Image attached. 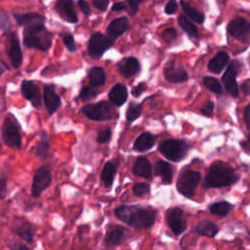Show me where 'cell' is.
<instances>
[{"label": "cell", "mask_w": 250, "mask_h": 250, "mask_svg": "<svg viewBox=\"0 0 250 250\" xmlns=\"http://www.w3.org/2000/svg\"><path fill=\"white\" fill-rule=\"evenodd\" d=\"M150 186L146 183H138L133 186V192L138 197H143L146 194L149 193Z\"/></svg>", "instance_id": "obj_38"}, {"label": "cell", "mask_w": 250, "mask_h": 250, "mask_svg": "<svg viewBox=\"0 0 250 250\" xmlns=\"http://www.w3.org/2000/svg\"><path fill=\"white\" fill-rule=\"evenodd\" d=\"M124 234H125V229L121 227H116L112 229H109L106 231L105 237H104V243L106 246H117L122 243L124 239Z\"/></svg>", "instance_id": "obj_27"}, {"label": "cell", "mask_w": 250, "mask_h": 250, "mask_svg": "<svg viewBox=\"0 0 250 250\" xmlns=\"http://www.w3.org/2000/svg\"><path fill=\"white\" fill-rule=\"evenodd\" d=\"M178 11V4L176 1H169L166 5H165V13L167 15H173Z\"/></svg>", "instance_id": "obj_45"}, {"label": "cell", "mask_w": 250, "mask_h": 250, "mask_svg": "<svg viewBox=\"0 0 250 250\" xmlns=\"http://www.w3.org/2000/svg\"><path fill=\"white\" fill-rule=\"evenodd\" d=\"M241 68H242V64L240 62L232 61L230 62V64L228 66L227 70L225 71V73L222 77V81H223L226 91L228 92V94H229L233 98H237L239 95L238 94L239 93L238 85H237L235 77L240 72Z\"/></svg>", "instance_id": "obj_9"}, {"label": "cell", "mask_w": 250, "mask_h": 250, "mask_svg": "<svg viewBox=\"0 0 250 250\" xmlns=\"http://www.w3.org/2000/svg\"><path fill=\"white\" fill-rule=\"evenodd\" d=\"M116 168H117L116 164L112 161H107L104 165L103 170H102L101 179H102L103 185L105 188H110L111 187V185L113 183V180H114V177H115V174H116Z\"/></svg>", "instance_id": "obj_28"}, {"label": "cell", "mask_w": 250, "mask_h": 250, "mask_svg": "<svg viewBox=\"0 0 250 250\" xmlns=\"http://www.w3.org/2000/svg\"><path fill=\"white\" fill-rule=\"evenodd\" d=\"M109 2L107 0H94L93 5L95 8H97L99 11H105Z\"/></svg>", "instance_id": "obj_47"}, {"label": "cell", "mask_w": 250, "mask_h": 250, "mask_svg": "<svg viewBox=\"0 0 250 250\" xmlns=\"http://www.w3.org/2000/svg\"><path fill=\"white\" fill-rule=\"evenodd\" d=\"M13 16L17 23L20 26H24V27L36 25V24H44L46 21L43 15L37 14V13H26V14L14 13Z\"/></svg>", "instance_id": "obj_19"}, {"label": "cell", "mask_w": 250, "mask_h": 250, "mask_svg": "<svg viewBox=\"0 0 250 250\" xmlns=\"http://www.w3.org/2000/svg\"><path fill=\"white\" fill-rule=\"evenodd\" d=\"M154 174L161 178L163 184H170L173 179V167L164 160H158L154 166Z\"/></svg>", "instance_id": "obj_22"}, {"label": "cell", "mask_w": 250, "mask_h": 250, "mask_svg": "<svg viewBox=\"0 0 250 250\" xmlns=\"http://www.w3.org/2000/svg\"><path fill=\"white\" fill-rule=\"evenodd\" d=\"M229 62V56L227 52L225 51H221L218 52L217 55L211 59L208 62V70L213 72V73H220L222 72V70L226 67V65L228 64V62Z\"/></svg>", "instance_id": "obj_21"}, {"label": "cell", "mask_w": 250, "mask_h": 250, "mask_svg": "<svg viewBox=\"0 0 250 250\" xmlns=\"http://www.w3.org/2000/svg\"><path fill=\"white\" fill-rule=\"evenodd\" d=\"M82 112L90 119L96 121H104L111 119L114 111L108 102H99L97 104H86L82 107Z\"/></svg>", "instance_id": "obj_7"}, {"label": "cell", "mask_w": 250, "mask_h": 250, "mask_svg": "<svg viewBox=\"0 0 250 250\" xmlns=\"http://www.w3.org/2000/svg\"><path fill=\"white\" fill-rule=\"evenodd\" d=\"M78 6H79L80 10L83 12V14H84V15L89 16V15L91 14L90 6H89V4H88L86 1H83V0L78 1Z\"/></svg>", "instance_id": "obj_48"}, {"label": "cell", "mask_w": 250, "mask_h": 250, "mask_svg": "<svg viewBox=\"0 0 250 250\" xmlns=\"http://www.w3.org/2000/svg\"><path fill=\"white\" fill-rule=\"evenodd\" d=\"M163 75L170 83L185 82L188 79V74L185 67L176 62H169L166 63L163 68Z\"/></svg>", "instance_id": "obj_14"}, {"label": "cell", "mask_w": 250, "mask_h": 250, "mask_svg": "<svg viewBox=\"0 0 250 250\" xmlns=\"http://www.w3.org/2000/svg\"><path fill=\"white\" fill-rule=\"evenodd\" d=\"M117 68L125 78H130L140 72L141 65L136 58L129 57L122 59L117 63Z\"/></svg>", "instance_id": "obj_18"}, {"label": "cell", "mask_w": 250, "mask_h": 250, "mask_svg": "<svg viewBox=\"0 0 250 250\" xmlns=\"http://www.w3.org/2000/svg\"><path fill=\"white\" fill-rule=\"evenodd\" d=\"M201 113L204 116L212 117L214 113V104L211 101H207L201 107Z\"/></svg>", "instance_id": "obj_41"}, {"label": "cell", "mask_w": 250, "mask_h": 250, "mask_svg": "<svg viewBox=\"0 0 250 250\" xmlns=\"http://www.w3.org/2000/svg\"><path fill=\"white\" fill-rule=\"evenodd\" d=\"M111 138V131L110 129H104L99 132L98 137H97V141L100 144H104L106 142H108Z\"/></svg>", "instance_id": "obj_42"}, {"label": "cell", "mask_w": 250, "mask_h": 250, "mask_svg": "<svg viewBox=\"0 0 250 250\" xmlns=\"http://www.w3.org/2000/svg\"><path fill=\"white\" fill-rule=\"evenodd\" d=\"M6 185H7V180L5 177H2L1 178V181H0V195H1V198L3 199L6 195V191H7V188H6Z\"/></svg>", "instance_id": "obj_50"}, {"label": "cell", "mask_w": 250, "mask_h": 250, "mask_svg": "<svg viewBox=\"0 0 250 250\" xmlns=\"http://www.w3.org/2000/svg\"><path fill=\"white\" fill-rule=\"evenodd\" d=\"M166 222L171 231L175 235L182 234L187 229L188 227L186 214L184 210L180 207H174L167 211Z\"/></svg>", "instance_id": "obj_11"}, {"label": "cell", "mask_w": 250, "mask_h": 250, "mask_svg": "<svg viewBox=\"0 0 250 250\" xmlns=\"http://www.w3.org/2000/svg\"><path fill=\"white\" fill-rule=\"evenodd\" d=\"M178 22H179V25L184 29V31L187 34H188L191 37L198 36L197 27L186 15H180L178 18Z\"/></svg>", "instance_id": "obj_31"}, {"label": "cell", "mask_w": 250, "mask_h": 250, "mask_svg": "<svg viewBox=\"0 0 250 250\" xmlns=\"http://www.w3.org/2000/svg\"><path fill=\"white\" fill-rule=\"evenodd\" d=\"M176 38H177V31L174 28H166L162 32V39L167 43L174 41Z\"/></svg>", "instance_id": "obj_40"}, {"label": "cell", "mask_w": 250, "mask_h": 250, "mask_svg": "<svg viewBox=\"0 0 250 250\" xmlns=\"http://www.w3.org/2000/svg\"><path fill=\"white\" fill-rule=\"evenodd\" d=\"M10 250H29V248L22 243L16 242L10 246Z\"/></svg>", "instance_id": "obj_51"}, {"label": "cell", "mask_w": 250, "mask_h": 250, "mask_svg": "<svg viewBox=\"0 0 250 250\" xmlns=\"http://www.w3.org/2000/svg\"><path fill=\"white\" fill-rule=\"evenodd\" d=\"M203 84L204 86L210 90L211 92L215 94H222L223 93V87L221 83L218 81V79L211 77V76H206L203 78Z\"/></svg>", "instance_id": "obj_35"}, {"label": "cell", "mask_w": 250, "mask_h": 250, "mask_svg": "<svg viewBox=\"0 0 250 250\" xmlns=\"http://www.w3.org/2000/svg\"><path fill=\"white\" fill-rule=\"evenodd\" d=\"M132 172L138 177L149 179L151 177V164L146 158L139 157L132 168Z\"/></svg>", "instance_id": "obj_24"}, {"label": "cell", "mask_w": 250, "mask_h": 250, "mask_svg": "<svg viewBox=\"0 0 250 250\" xmlns=\"http://www.w3.org/2000/svg\"><path fill=\"white\" fill-rule=\"evenodd\" d=\"M232 209V205L229 204L227 201H219V202H215L212 205L209 206V211L216 216H220V217H225L227 216L230 210Z\"/></svg>", "instance_id": "obj_34"}, {"label": "cell", "mask_w": 250, "mask_h": 250, "mask_svg": "<svg viewBox=\"0 0 250 250\" xmlns=\"http://www.w3.org/2000/svg\"><path fill=\"white\" fill-rule=\"evenodd\" d=\"M6 52L14 68H19L22 62V52L17 32H11L7 40Z\"/></svg>", "instance_id": "obj_13"}, {"label": "cell", "mask_w": 250, "mask_h": 250, "mask_svg": "<svg viewBox=\"0 0 250 250\" xmlns=\"http://www.w3.org/2000/svg\"><path fill=\"white\" fill-rule=\"evenodd\" d=\"M247 138H248V141L250 142V134H248V137H247Z\"/></svg>", "instance_id": "obj_54"}, {"label": "cell", "mask_w": 250, "mask_h": 250, "mask_svg": "<svg viewBox=\"0 0 250 250\" xmlns=\"http://www.w3.org/2000/svg\"><path fill=\"white\" fill-rule=\"evenodd\" d=\"M50 148V144H49V140L48 137L46 135L45 132H43L41 134V137L39 139V142L37 143L36 146H35V152L36 155L38 156V158L40 160H44L47 157L48 151Z\"/></svg>", "instance_id": "obj_33"}, {"label": "cell", "mask_w": 250, "mask_h": 250, "mask_svg": "<svg viewBox=\"0 0 250 250\" xmlns=\"http://www.w3.org/2000/svg\"><path fill=\"white\" fill-rule=\"evenodd\" d=\"M109 100L116 105H122L128 99V90L123 84H115L108 93Z\"/></svg>", "instance_id": "obj_23"}, {"label": "cell", "mask_w": 250, "mask_h": 250, "mask_svg": "<svg viewBox=\"0 0 250 250\" xmlns=\"http://www.w3.org/2000/svg\"><path fill=\"white\" fill-rule=\"evenodd\" d=\"M218 227L209 220H203L197 224L195 227V232L202 236L215 237L218 233Z\"/></svg>", "instance_id": "obj_29"}, {"label": "cell", "mask_w": 250, "mask_h": 250, "mask_svg": "<svg viewBox=\"0 0 250 250\" xmlns=\"http://www.w3.org/2000/svg\"><path fill=\"white\" fill-rule=\"evenodd\" d=\"M181 6L186 14V16H188V18L192 21H195L196 23H203L204 21V14H202L200 11H198L196 8L192 7L189 3L185 2V1H181Z\"/></svg>", "instance_id": "obj_30"}, {"label": "cell", "mask_w": 250, "mask_h": 250, "mask_svg": "<svg viewBox=\"0 0 250 250\" xmlns=\"http://www.w3.org/2000/svg\"><path fill=\"white\" fill-rule=\"evenodd\" d=\"M128 20L125 17L114 19L110 21L109 25L106 28L107 36L110 37L112 40H115L128 29Z\"/></svg>", "instance_id": "obj_20"}, {"label": "cell", "mask_w": 250, "mask_h": 250, "mask_svg": "<svg viewBox=\"0 0 250 250\" xmlns=\"http://www.w3.org/2000/svg\"><path fill=\"white\" fill-rule=\"evenodd\" d=\"M155 144V138L148 132L140 135L134 143V149L137 151H146L150 149Z\"/></svg>", "instance_id": "obj_26"}, {"label": "cell", "mask_w": 250, "mask_h": 250, "mask_svg": "<svg viewBox=\"0 0 250 250\" xmlns=\"http://www.w3.org/2000/svg\"><path fill=\"white\" fill-rule=\"evenodd\" d=\"M201 180V174L194 170H184L177 181V189L188 198H191Z\"/></svg>", "instance_id": "obj_5"}, {"label": "cell", "mask_w": 250, "mask_h": 250, "mask_svg": "<svg viewBox=\"0 0 250 250\" xmlns=\"http://www.w3.org/2000/svg\"><path fill=\"white\" fill-rule=\"evenodd\" d=\"M7 69H8V67L5 65V62L2 61V62H1V69H0V70H1V74H3L4 71L7 70Z\"/></svg>", "instance_id": "obj_53"}, {"label": "cell", "mask_w": 250, "mask_h": 250, "mask_svg": "<svg viewBox=\"0 0 250 250\" xmlns=\"http://www.w3.org/2000/svg\"><path fill=\"white\" fill-rule=\"evenodd\" d=\"M113 44L114 40H112L110 37L101 32H96L89 39L88 54L90 57L98 59L102 57L106 50L110 49Z\"/></svg>", "instance_id": "obj_8"}, {"label": "cell", "mask_w": 250, "mask_h": 250, "mask_svg": "<svg viewBox=\"0 0 250 250\" xmlns=\"http://www.w3.org/2000/svg\"><path fill=\"white\" fill-rule=\"evenodd\" d=\"M2 139L8 146L13 149H20L21 147V137L19 126L16 124L12 115H7L2 125Z\"/></svg>", "instance_id": "obj_6"}, {"label": "cell", "mask_w": 250, "mask_h": 250, "mask_svg": "<svg viewBox=\"0 0 250 250\" xmlns=\"http://www.w3.org/2000/svg\"><path fill=\"white\" fill-rule=\"evenodd\" d=\"M10 20H9V17L7 16V14H5L4 12L1 13V27H2V30L4 33H7L11 27V24H10Z\"/></svg>", "instance_id": "obj_43"}, {"label": "cell", "mask_w": 250, "mask_h": 250, "mask_svg": "<svg viewBox=\"0 0 250 250\" xmlns=\"http://www.w3.org/2000/svg\"><path fill=\"white\" fill-rule=\"evenodd\" d=\"M98 93H99V91L96 86H93V85L84 86L80 91L79 98L82 99L83 101H89V100H92L93 98L97 97Z\"/></svg>", "instance_id": "obj_36"}, {"label": "cell", "mask_w": 250, "mask_h": 250, "mask_svg": "<svg viewBox=\"0 0 250 250\" xmlns=\"http://www.w3.org/2000/svg\"><path fill=\"white\" fill-rule=\"evenodd\" d=\"M228 32L243 43H250V22L242 17H235L229 22Z\"/></svg>", "instance_id": "obj_10"}, {"label": "cell", "mask_w": 250, "mask_h": 250, "mask_svg": "<svg viewBox=\"0 0 250 250\" xmlns=\"http://www.w3.org/2000/svg\"><path fill=\"white\" fill-rule=\"evenodd\" d=\"M21 93L23 97L30 101L34 107L39 108L41 106V97L39 93V89L36 86V84L29 80H23L21 82Z\"/></svg>", "instance_id": "obj_16"}, {"label": "cell", "mask_w": 250, "mask_h": 250, "mask_svg": "<svg viewBox=\"0 0 250 250\" xmlns=\"http://www.w3.org/2000/svg\"><path fill=\"white\" fill-rule=\"evenodd\" d=\"M61 36H62L63 44L65 45L67 50L70 51V52H75L76 51V45H75V41H74V38H73L72 34L64 32V33L61 34Z\"/></svg>", "instance_id": "obj_39"}, {"label": "cell", "mask_w": 250, "mask_h": 250, "mask_svg": "<svg viewBox=\"0 0 250 250\" xmlns=\"http://www.w3.org/2000/svg\"><path fill=\"white\" fill-rule=\"evenodd\" d=\"M52 181V175L48 167H40L34 174L32 187H31V195L33 197H38L41 193L50 186Z\"/></svg>", "instance_id": "obj_12"}, {"label": "cell", "mask_w": 250, "mask_h": 250, "mask_svg": "<svg viewBox=\"0 0 250 250\" xmlns=\"http://www.w3.org/2000/svg\"><path fill=\"white\" fill-rule=\"evenodd\" d=\"M146 90V83L144 82H140L137 86H135L132 91H131V94L134 96V97H140L145 91Z\"/></svg>", "instance_id": "obj_44"}, {"label": "cell", "mask_w": 250, "mask_h": 250, "mask_svg": "<svg viewBox=\"0 0 250 250\" xmlns=\"http://www.w3.org/2000/svg\"><path fill=\"white\" fill-rule=\"evenodd\" d=\"M13 231L17 236H19L20 238L23 239L28 243L33 241L35 229L32 227V225L28 222H22L19 224L18 226H16V228H14Z\"/></svg>", "instance_id": "obj_25"}, {"label": "cell", "mask_w": 250, "mask_h": 250, "mask_svg": "<svg viewBox=\"0 0 250 250\" xmlns=\"http://www.w3.org/2000/svg\"><path fill=\"white\" fill-rule=\"evenodd\" d=\"M89 80H90L91 85H93V86H96V87L103 86L105 82L104 70L100 66L93 67L89 72Z\"/></svg>", "instance_id": "obj_32"}, {"label": "cell", "mask_w": 250, "mask_h": 250, "mask_svg": "<svg viewBox=\"0 0 250 250\" xmlns=\"http://www.w3.org/2000/svg\"><path fill=\"white\" fill-rule=\"evenodd\" d=\"M23 45L26 48H34L47 51L52 45V34L44 24H36L24 27Z\"/></svg>", "instance_id": "obj_3"}, {"label": "cell", "mask_w": 250, "mask_h": 250, "mask_svg": "<svg viewBox=\"0 0 250 250\" xmlns=\"http://www.w3.org/2000/svg\"><path fill=\"white\" fill-rule=\"evenodd\" d=\"M142 112V104H130L126 111V118L128 121L136 120Z\"/></svg>", "instance_id": "obj_37"}, {"label": "cell", "mask_w": 250, "mask_h": 250, "mask_svg": "<svg viewBox=\"0 0 250 250\" xmlns=\"http://www.w3.org/2000/svg\"><path fill=\"white\" fill-rule=\"evenodd\" d=\"M125 8H126V5L124 2H117L112 5L111 10L112 11H123V10H125Z\"/></svg>", "instance_id": "obj_52"}, {"label": "cell", "mask_w": 250, "mask_h": 250, "mask_svg": "<svg viewBox=\"0 0 250 250\" xmlns=\"http://www.w3.org/2000/svg\"><path fill=\"white\" fill-rule=\"evenodd\" d=\"M158 149L167 159L178 162L185 158L188 151V146L183 140L169 139L162 142Z\"/></svg>", "instance_id": "obj_4"}, {"label": "cell", "mask_w": 250, "mask_h": 250, "mask_svg": "<svg viewBox=\"0 0 250 250\" xmlns=\"http://www.w3.org/2000/svg\"><path fill=\"white\" fill-rule=\"evenodd\" d=\"M43 100L46 105V108L50 115L55 113L57 109L61 106L62 102L60 96L56 93L55 88L53 85H46L44 87L43 93Z\"/></svg>", "instance_id": "obj_17"}, {"label": "cell", "mask_w": 250, "mask_h": 250, "mask_svg": "<svg viewBox=\"0 0 250 250\" xmlns=\"http://www.w3.org/2000/svg\"><path fill=\"white\" fill-rule=\"evenodd\" d=\"M238 180V175L234 172L233 168L223 161L214 162L205 177L204 188H223L229 187Z\"/></svg>", "instance_id": "obj_2"}, {"label": "cell", "mask_w": 250, "mask_h": 250, "mask_svg": "<svg viewBox=\"0 0 250 250\" xmlns=\"http://www.w3.org/2000/svg\"><path fill=\"white\" fill-rule=\"evenodd\" d=\"M243 119H244V123H245L246 127L248 129H250V104L246 105V107L244 108Z\"/></svg>", "instance_id": "obj_49"}, {"label": "cell", "mask_w": 250, "mask_h": 250, "mask_svg": "<svg viewBox=\"0 0 250 250\" xmlns=\"http://www.w3.org/2000/svg\"><path fill=\"white\" fill-rule=\"evenodd\" d=\"M55 10L59 16L65 21L75 23L78 21L77 15L74 10V4L70 0H60L55 4Z\"/></svg>", "instance_id": "obj_15"}, {"label": "cell", "mask_w": 250, "mask_h": 250, "mask_svg": "<svg viewBox=\"0 0 250 250\" xmlns=\"http://www.w3.org/2000/svg\"><path fill=\"white\" fill-rule=\"evenodd\" d=\"M140 3H141V1H134V0H129L127 2V4L129 5V15L131 17H134L136 15V13L138 12Z\"/></svg>", "instance_id": "obj_46"}, {"label": "cell", "mask_w": 250, "mask_h": 250, "mask_svg": "<svg viewBox=\"0 0 250 250\" xmlns=\"http://www.w3.org/2000/svg\"><path fill=\"white\" fill-rule=\"evenodd\" d=\"M157 211L139 205H122L114 210L116 219L134 229H150L156 219Z\"/></svg>", "instance_id": "obj_1"}]
</instances>
